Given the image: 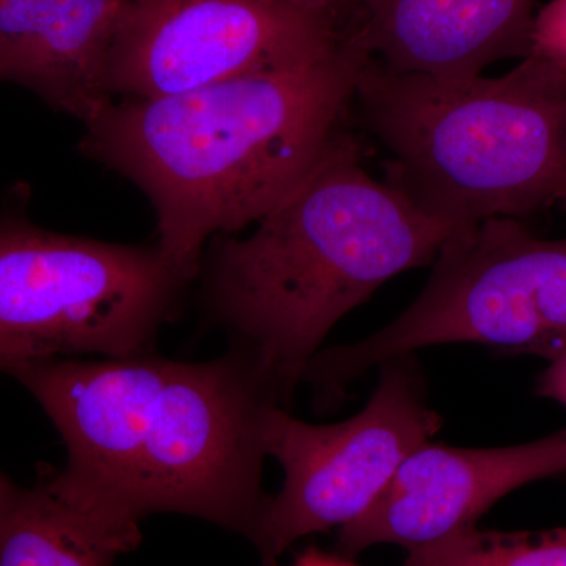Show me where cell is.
<instances>
[{
  "mask_svg": "<svg viewBox=\"0 0 566 566\" xmlns=\"http://www.w3.org/2000/svg\"><path fill=\"white\" fill-rule=\"evenodd\" d=\"M33 395L66 449L52 485L129 551L156 513L251 535L264 428L285 406L245 354L180 363L150 352L28 365L9 375Z\"/></svg>",
  "mask_w": 566,
  "mask_h": 566,
  "instance_id": "6da1fadb",
  "label": "cell"
},
{
  "mask_svg": "<svg viewBox=\"0 0 566 566\" xmlns=\"http://www.w3.org/2000/svg\"><path fill=\"white\" fill-rule=\"evenodd\" d=\"M271 6L293 11L301 17L318 22L342 39L346 25L352 21L356 0H263Z\"/></svg>",
  "mask_w": 566,
  "mask_h": 566,
  "instance_id": "9a60e30c",
  "label": "cell"
},
{
  "mask_svg": "<svg viewBox=\"0 0 566 566\" xmlns=\"http://www.w3.org/2000/svg\"><path fill=\"white\" fill-rule=\"evenodd\" d=\"M129 551L92 524L46 474L0 488V566H114Z\"/></svg>",
  "mask_w": 566,
  "mask_h": 566,
  "instance_id": "7c38bea8",
  "label": "cell"
},
{
  "mask_svg": "<svg viewBox=\"0 0 566 566\" xmlns=\"http://www.w3.org/2000/svg\"><path fill=\"white\" fill-rule=\"evenodd\" d=\"M536 395L557 401L566 408V346L549 360L546 370L536 382Z\"/></svg>",
  "mask_w": 566,
  "mask_h": 566,
  "instance_id": "2e32d148",
  "label": "cell"
},
{
  "mask_svg": "<svg viewBox=\"0 0 566 566\" xmlns=\"http://www.w3.org/2000/svg\"><path fill=\"white\" fill-rule=\"evenodd\" d=\"M129 0H6L0 82L88 125L112 102L109 55Z\"/></svg>",
  "mask_w": 566,
  "mask_h": 566,
  "instance_id": "8fae6325",
  "label": "cell"
},
{
  "mask_svg": "<svg viewBox=\"0 0 566 566\" xmlns=\"http://www.w3.org/2000/svg\"><path fill=\"white\" fill-rule=\"evenodd\" d=\"M353 102L389 151L387 185L463 229L564 199L566 63L532 52L504 76L394 73L364 57Z\"/></svg>",
  "mask_w": 566,
  "mask_h": 566,
  "instance_id": "277c9868",
  "label": "cell"
},
{
  "mask_svg": "<svg viewBox=\"0 0 566 566\" xmlns=\"http://www.w3.org/2000/svg\"><path fill=\"white\" fill-rule=\"evenodd\" d=\"M367 405L344 422L315 424L274 406L264 428L268 458L281 464L283 485L266 495L249 542L264 566H277L305 538L363 516L401 463L431 441L442 417L428 403L416 354L379 365Z\"/></svg>",
  "mask_w": 566,
  "mask_h": 566,
  "instance_id": "52a82bcc",
  "label": "cell"
},
{
  "mask_svg": "<svg viewBox=\"0 0 566 566\" xmlns=\"http://www.w3.org/2000/svg\"><path fill=\"white\" fill-rule=\"evenodd\" d=\"M562 200H566V188H565V192H564V199Z\"/></svg>",
  "mask_w": 566,
  "mask_h": 566,
  "instance_id": "d6986e66",
  "label": "cell"
},
{
  "mask_svg": "<svg viewBox=\"0 0 566 566\" xmlns=\"http://www.w3.org/2000/svg\"><path fill=\"white\" fill-rule=\"evenodd\" d=\"M566 471V430L538 441L488 449L417 447L374 505L338 528L337 553L374 546L411 551L475 526L505 495Z\"/></svg>",
  "mask_w": 566,
  "mask_h": 566,
  "instance_id": "9c48e42d",
  "label": "cell"
},
{
  "mask_svg": "<svg viewBox=\"0 0 566 566\" xmlns=\"http://www.w3.org/2000/svg\"><path fill=\"white\" fill-rule=\"evenodd\" d=\"M340 39L263 0H129L109 55L114 98H161L329 54Z\"/></svg>",
  "mask_w": 566,
  "mask_h": 566,
  "instance_id": "ba28073f",
  "label": "cell"
},
{
  "mask_svg": "<svg viewBox=\"0 0 566 566\" xmlns=\"http://www.w3.org/2000/svg\"><path fill=\"white\" fill-rule=\"evenodd\" d=\"M364 55L329 54L161 98L114 99L80 150L150 200L158 248L182 279L205 244L256 223L340 132Z\"/></svg>",
  "mask_w": 566,
  "mask_h": 566,
  "instance_id": "7a4b0ae2",
  "label": "cell"
},
{
  "mask_svg": "<svg viewBox=\"0 0 566 566\" xmlns=\"http://www.w3.org/2000/svg\"><path fill=\"white\" fill-rule=\"evenodd\" d=\"M401 566H566V527L539 532L465 527L408 551Z\"/></svg>",
  "mask_w": 566,
  "mask_h": 566,
  "instance_id": "4fadbf2b",
  "label": "cell"
},
{
  "mask_svg": "<svg viewBox=\"0 0 566 566\" xmlns=\"http://www.w3.org/2000/svg\"><path fill=\"white\" fill-rule=\"evenodd\" d=\"M290 566H357L352 558L342 556V554L324 553L319 547L311 546L297 554L293 564Z\"/></svg>",
  "mask_w": 566,
  "mask_h": 566,
  "instance_id": "e0dca14e",
  "label": "cell"
},
{
  "mask_svg": "<svg viewBox=\"0 0 566 566\" xmlns=\"http://www.w3.org/2000/svg\"><path fill=\"white\" fill-rule=\"evenodd\" d=\"M534 52L566 63V0H551L536 13Z\"/></svg>",
  "mask_w": 566,
  "mask_h": 566,
  "instance_id": "5bb4252c",
  "label": "cell"
},
{
  "mask_svg": "<svg viewBox=\"0 0 566 566\" xmlns=\"http://www.w3.org/2000/svg\"><path fill=\"white\" fill-rule=\"evenodd\" d=\"M457 230L375 180L340 129L251 237H218L208 297L286 405L335 324L395 275L433 263Z\"/></svg>",
  "mask_w": 566,
  "mask_h": 566,
  "instance_id": "3957f363",
  "label": "cell"
},
{
  "mask_svg": "<svg viewBox=\"0 0 566 566\" xmlns=\"http://www.w3.org/2000/svg\"><path fill=\"white\" fill-rule=\"evenodd\" d=\"M3 2H6V0H0V6H2Z\"/></svg>",
  "mask_w": 566,
  "mask_h": 566,
  "instance_id": "ffe728a7",
  "label": "cell"
},
{
  "mask_svg": "<svg viewBox=\"0 0 566 566\" xmlns=\"http://www.w3.org/2000/svg\"><path fill=\"white\" fill-rule=\"evenodd\" d=\"M10 476L6 474V472L2 471V469H0V488L3 486V483L7 482V480H9Z\"/></svg>",
  "mask_w": 566,
  "mask_h": 566,
  "instance_id": "ac0fdd59",
  "label": "cell"
},
{
  "mask_svg": "<svg viewBox=\"0 0 566 566\" xmlns=\"http://www.w3.org/2000/svg\"><path fill=\"white\" fill-rule=\"evenodd\" d=\"M536 0H356L342 41L394 73L483 74L534 52Z\"/></svg>",
  "mask_w": 566,
  "mask_h": 566,
  "instance_id": "30bf717a",
  "label": "cell"
},
{
  "mask_svg": "<svg viewBox=\"0 0 566 566\" xmlns=\"http://www.w3.org/2000/svg\"><path fill=\"white\" fill-rule=\"evenodd\" d=\"M188 283L158 244L107 243L0 216V374L148 353Z\"/></svg>",
  "mask_w": 566,
  "mask_h": 566,
  "instance_id": "8992f818",
  "label": "cell"
},
{
  "mask_svg": "<svg viewBox=\"0 0 566 566\" xmlns=\"http://www.w3.org/2000/svg\"><path fill=\"white\" fill-rule=\"evenodd\" d=\"M415 303L354 344L319 352L305 371L324 408L360 376L430 346L474 344L551 360L566 346V238L494 218L447 238Z\"/></svg>",
  "mask_w": 566,
  "mask_h": 566,
  "instance_id": "5b68a950",
  "label": "cell"
}]
</instances>
